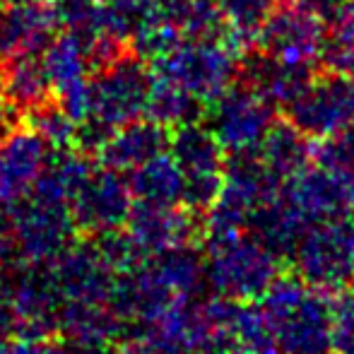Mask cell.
Listing matches in <instances>:
<instances>
[{
    "label": "cell",
    "mask_w": 354,
    "mask_h": 354,
    "mask_svg": "<svg viewBox=\"0 0 354 354\" xmlns=\"http://www.w3.org/2000/svg\"><path fill=\"white\" fill-rule=\"evenodd\" d=\"M261 311L282 354H328L333 313L326 292L301 277H277L261 297Z\"/></svg>",
    "instance_id": "cell-1"
},
{
    "label": "cell",
    "mask_w": 354,
    "mask_h": 354,
    "mask_svg": "<svg viewBox=\"0 0 354 354\" xmlns=\"http://www.w3.org/2000/svg\"><path fill=\"white\" fill-rule=\"evenodd\" d=\"M280 275L277 253L248 229L207 236L205 284L224 299L253 301Z\"/></svg>",
    "instance_id": "cell-2"
},
{
    "label": "cell",
    "mask_w": 354,
    "mask_h": 354,
    "mask_svg": "<svg viewBox=\"0 0 354 354\" xmlns=\"http://www.w3.org/2000/svg\"><path fill=\"white\" fill-rule=\"evenodd\" d=\"M294 268L304 282L340 292L354 282V219L333 217L311 222L292 248Z\"/></svg>",
    "instance_id": "cell-3"
},
{
    "label": "cell",
    "mask_w": 354,
    "mask_h": 354,
    "mask_svg": "<svg viewBox=\"0 0 354 354\" xmlns=\"http://www.w3.org/2000/svg\"><path fill=\"white\" fill-rule=\"evenodd\" d=\"M87 126L111 133L145 113L149 94V71L138 53L128 51L104 68H97L87 82Z\"/></svg>",
    "instance_id": "cell-4"
},
{
    "label": "cell",
    "mask_w": 354,
    "mask_h": 354,
    "mask_svg": "<svg viewBox=\"0 0 354 354\" xmlns=\"http://www.w3.org/2000/svg\"><path fill=\"white\" fill-rule=\"evenodd\" d=\"M280 191L282 181L268 171L258 152L229 154L222 188L214 203L207 207V236L246 229L248 217L268 201H272Z\"/></svg>",
    "instance_id": "cell-5"
},
{
    "label": "cell",
    "mask_w": 354,
    "mask_h": 354,
    "mask_svg": "<svg viewBox=\"0 0 354 354\" xmlns=\"http://www.w3.org/2000/svg\"><path fill=\"white\" fill-rule=\"evenodd\" d=\"M275 109V104L268 102L258 89L236 77L224 92L207 102L203 109V123L227 154L256 152L277 121Z\"/></svg>",
    "instance_id": "cell-6"
},
{
    "label": "cell",
    "mask_w": 354,
    "mask_h": 354,
    "mask_svg": "<svg viewBox=\"0 0 354 354\" xmlns=\"http://www.w3.org/2000/svg\"><path fill=\"white\" fill-rule=\"evenodd\" d=\"M15 256L29 266H48L73 243L75 217L71 203L32 191L10 210Z\"/></svg>",
    "instance_id": "cell-7"
},
{
    "label": "cell",
    "mask_w": 354,
    "mask_h": 354,
    "mask_svg": "<svg viewBox=\"0 0 354 354\" xmlns=\"http://www.w3.org/2000/svg\"><path fill=\"white\" fill-rule=\"evenodd\" d=\"M241 58L222 39H183L164 56L154 58V75L181 84L186 92L207 104L239 77Z\"/></svg>",
    "instance_id": "cell-8"
},
{
    "label": "cell",
    "mask_w": 354,
    "mask_h": 354,
    "mask_svg": "<svg viewBox=\"0 0 354 354\" xmlns=\"http://www.w3.org/2000/svg\"><path fill=\"white\" fill-rule=\"evenodd\" d=\"M284 118L311 142L326 140L354 128V77L335 68L313 73L289 106Z\"/></svg>",
    "instance_id": "cell-9"
},
{
    "label": "cell",
    "mask_w": 354,
    "mask_h": 354,
    "mask_svg": "<svg viewBox=\"0 0 354 354\" xmlns=\"http://www.w3.org/2000/svg\"><path fill=\"white\" fill-rule=\"evenodd\" d=\"M328 27L301 0H275L258 29V51L284 63L313 66L326 53Z\"/></svg>",
    "instance_id": "cell-10"
},
{
    "label": "cell",
    "mask_w": 354,
    "mask_h": 354,
    "mask_svg": "<svg viewBox=\"0 0 354 354\" xmlns=\"http://www.w3.org/2000/svg\"><path fill=\"white\" fill-rule=\"evenodd\" d=\"M169 152L176 159L186 181L183 205L193 212L207 210L224 181L227 152L203 121H188L171 128Z\"/></svg>",
    "instance_id": "cell-11"
},
{
    "label": "cell",
    "mask_w": 354,
    "mask_h": 354,
    "mask_svg": "<svg viewBox=\"0 0 354 354\" xmlns=\"http://www.w3.org/2000/svg\"><path fill=\"white\" fill-rule=\"evenodd\" d=\"M282 196L308 224L354 214V171L308 162L284 181Z\"/></svg>",
    "instance_id": "cell-12"
},
{
    "label": "cell",
    "mask_w": 354,
    "mask_h": 354,
    "mask_svg": "<svg viewBox=\"0 0 354 354\" xmlns=\"http://www.w3.org/2000/svg\"><path fill=\"white\" fill-rule=\"evenodd\" d=\"M0 284V294L15 316V333L19 337L44 340V335L58 328V299L56 284L48 266L22 263L17 272L8 275Z\"/></svg>",
    "instance_id": "cell-13"
},
{
    "label": "cell",
    "mask_w": 354,
    "mask_h": 354,
    "mask_svg": "<svg viewBox=\"0 0 354 354\" xmlns=\"http://www.w3.org/2000/svg\"><path fill=\"white\" fill-rule=\"evenodd\" d=\"M51 154V145L27 123L0 136V210H12L32 193Z\"/></svg>",
    "instance_id": "cell-14"
},
{
    "label": "cell",
    "mask_w": 354,
    "mask_h": 354,
    "mask_svg": "<svg viewBox=\"0 0 354 354\" xmlns=\"http://www.w3.org/2000/svg\"><path fill=\"white\" fill-rule=\"evenodd\" d=\"M71 207L75 227L99 236L116 232L128 222V214L133 210V191L121 171H113L102 164L92 169L87 181L73 198Z\"/></svg>",
    "instance_id": "cell-15"
},
{
    "label": "cell",
    "mask_w": 354,
    "mask_h": 354,
    "mask_svg": "<svg viewBox=\"0 0 354 354\" xmlns=\"http://www.w3.org/2000/svg\"><path fill=\"white\" fill-rule=\"evenodd\" d=\"M48 272L56 284L61 304L68 301H106L111 299L116 272L109 268L97 243H71L53 263Z\"/></svg>",
    "instance_id": "cell-16"
},
{
    "label": "cell",
    "mask_w": 354,
    "mask_h": 354,
    "mask_svg": "<svg viewBox=\"0 0 354 354\" xmlns=\"http://www.w3.org/2000/svg\"><path fill=\"white\" fill-rule=\"evenodd\" d=\"M128 236L145 253V258L171 248L188 246L198 232L196 212L186 205H159V203H133L128 214Z\"/></svg>",
    "instance_id": "cell-17"
},
{
    "label": "cell",
    "mask_w": 354,
    "mask_h": 354,
    "mask_svg": "<svg viewBox=\"0 0 354 354\" xmlns=\"http://www.w3.org/2000/svg\"><path fill=\"white\" fill-rule=\"evenodd\" d=\"M169 140H171V128L162 126L152 118H145V121L136 118V121L118 126L116 131L109 133L99 145L97 157L104 167L113 169V171L131 174L147 159L167 152Z\"/></svg>",
    "instance_id": "cell-18"
},
{
    "label": "cell",
    "mask_w": 354,
    "mask_h": 354,
    "mask_svg": "<svg viewBox=\"0 0 354 354\" xmlns=\"http://www.w3.org/2000/svg\"><path fill=\"white\" fill-rule=\"evenodd\" d=\"M313 66H299V63H284L277 58L266 56L263 51L253 48L241 58L239 77L248 82L253 89L263 94L275 106H289L301 94V89L313 77Z\"/></svg>",
    "instance_id": "cell-19"
},
{
    "label": "cell",
    "mask_w": 354,
    "mask_h": 354,
    "mask_svg": "<svg viewBox=\"0 0 354 354\" xmlns=\"http://www.w3.org/2000/svg\"><path fill=\"white\" fill-rule=\"evenodd\" d=\"M121 326L123 321L106 301H68L58 308L63 335L102 354L121 335Z\"/></svg>",
    "instance_id": "cell-20"
},
{
    "label": "cell",
    "mask_w": 354,
    "mask_h": 354,
    "mask_svg": "<svg viewBox=\"0 0 354 354\" xmlns=\"http://www.w3.org/2000/svg\"><path fill=\"white\" fill-rule=\"evenodd\" d=\"M0 87L17 116L56 99L41 53H15L8 58V63L0 68Z\"/></svg>",
    "instance_id": "cell-21"
},
{
    "label": "cell",
    "mask_w": 354,
    "mask_h": 354,
    "mask_svg": "<svg viewBox=\"0 0 354 354\" xmlns=\"http://www.w3.org/2000/svg\"><path fill=\"white\" fill-rule=\"evenodd\" d=\"M128 186L133 191V198L142 203L183 205V196H186L183 171L171 157V152H162L133 169Z\"/></svg>",
    "instance_id": "cell-22"
},
{
    "label": "cell",
    "mask_w": 354,
    "mask_h": 354,
    "mask_svg": "<svg viewBox=\"0 0 354 354\" xmlns=\"http://www.w3.org/2000/svg\"><path fill=\"white\" fill-rule=\"evenodd\" d=\"M41 63L51 80L53 97L84 82L92 75V58H89L87 44L80 34L68 32V29L46 44V48L41 51Z\"/></svg>",
    "instance_id": "cell-23"
},
{
    "label": "cell",
    "mask_w": 354,
    "mask_h": 354,
    "mask_svg": "<svg viewBox=\"0 0 354 354\" xmlns=\"http://www.w3.org/2000/svg\"><path fill=\"white\" fill-rule=\"evenodd\" d=\"M306 227L308 222L284 201L282 191L272 201H268L266 205L258 207L246 222L248 232L261 239L277 256L292 253L294 243L299 241V236H301Z\"/></svg>",
    "instance_id": "cell-24"
},
{
    "label": "cell",
    "mask_w": 354,
    "mask_h": 354,
    "mask_svg": "<svg viewBox=\"0 0 354 354\" xmlns=\"http://www.w3.org/2000/svg\"><path fill=\"white\" fill-rule=\"evenodd\" d=\"M256 152L268 171L284 183L311 162V140L299 133L287 118H282L272 123Z\"/></svg>",
    "instance_id": "cell-25"
},
{
    "label": "cell",
    "mask_w": 354,
    "mask_h": 354,
    "mask_svg": "<svg viewBox=\"0 0 354 354\" xmlns=\"http://www.w3.org/2000/svg\"><path fill=\"white\" fill-rule=\"evenodd\" d=\"M203 102L196 99L191 92L162 75L149 73V94L145 113L152 121L162 123L167 128H176L181 123L198 121L203 116Z\"/></svg>",
    "instance_id": "cell-26"
},
{
    "label": "cell",
    "mask_w": 354,
    "mask_h": 354,
    "mask_svg": "<svg viewBox=\"0 0 354 354\" xmlns=\"http://www.w3.org/2000/svg\"><path fill=\"white\" fill-rule=\"evenodd\" d=\"M162 8L186 39H219L227 27L217 0H162Z\"/></svg>",
    "instance_id": "cell-27"
},
{
    "label": "cell",
    "mask_w": 354,
    "mask_h": 354,
    "mask_svg": "<svg viewBox=\"0 0 354 354\" xmlns=\"http://www.w3.org/2000/svg\"><path fill=\"white\" fill-rule=\"evenodd\" d=\"M229 29L251 34L258 39L263 19L268 17L275 0H217Z\"/></svg>",
    "instance_id": "cell-28"
},
{
    "label": "cell",
    "mask_w": 354,
    "mask_h": 354,
    "mask_svg": "<svg viewBox=\"0 0 354 354\" xmlns=\"http://www.w3.org/2000/svg\"><path fill=\"white\" fill-rule=\"evenodd\" d=\"M333 313V347L340 354L354 352V292L340 289L330 301Z\"/></svg>",
    "instance_id": "cell-29"
},
{
    "label": "cell",
    "mask_w": 354,
    "mask_h": 354,
    "mask_svg": "<svg viewBox=\"0 0 354 354\" xmlns=\"http://www.w3.org/2000/svg\"><path fill=\"white\" fill-rule=\"evenodd\" d=\"M328 46L354 51V0H345L335 15H333V29Z\"/></svg>",
    "instance_id": "cell-30"
},
{
    "label": "cell",
    "mask_w": 354,
    "mask_h": 354,
    "mask_svg": "<svg viewBox=\"0 0 354 354\" xmlns=\"http://www.w3.org/2000/svg\"><path fill=\"white\" fill-rule=\"evenodd\" d=\"M222 354H282L272 340H236Z\"/></svg>",
    "instance_id": "cell-31"
},
{
    "label": "cell",
    "mask_w": 354,
    "mask_h": 354,
    "mask_svg": "<svg viewBox=\"0 0 354 354\" xmlns=\"http://www.w3.org/2000/svg\"><path fill=\"white\" fill-rule=\"evenodd\" d=\"M109 354H176L171 350H164V347L149 342L147 337H138V340H128L116 345Z\"/></svg>",
    "instance_id": "cell-32"
},
{
    "label": "cell",
    "mask_w": 354,
    "mask_h": 354,
    "mask_svg": "<svg viewBox=\"0 0 354 354\" xmlns=\"http://www.w3.org/2000/svg\"><path fill=\"white\" fill-rule=\"evenodd\" d=\"M15 258V243L10 236V227L8 222H0V284L8 277V268Z\"/></svg>",
    "instance_id": "cell-33"
},
{
    "label": "cell",
    "mask_w": 354,
    "mask_h": 354,
    "mask_svg": "<svg viewBox=\"0 0 354 354\" xmlns=\"http://www.w3.org/2000/svg\"><path fill=\"white\" fill-rule=\"evenodd\" d=\"M15 56V39L12 27H10L8 10H0V68L8 63V58Z\"/></svg>",
    "instance_id": "cell-34"
},
{
    "label": "cell",
    "mask_w": 354,
    "mask_h": 354,
    "mask_svg": "<svg viewBox=\"0 0 354 354\" xmlns=\"http://www.w3.org/2000/svg\"><path fill=\"white\" fill-rule=\"evenodd\" d=\"M46 354H102L97 350H89V347L80 345V342L71 340V337H63V340L53 342L46 347Z\"/></svg>",
    "instance_id": "cell-35"
},
{
    "label": "cell",
    "mask_w": 354,
    "mask_h": 354,
    "mask_svg": "<svg viewBox=\"0 0 354 354\" xmlns=\"http://www.w3.org/2000/svg\"><path fill=\"white\" fill-rule=\"evenodd\" d=\"M5 354H46V347L34 337H19V340L10 342Z\"/></svg>",
    "instance_id": "cell-36"
},
{
    "label": "cell",
    "mask_w": 354,
    "mask_h": 354,
    "mask_svg": "<svg viewBox=\"0 0 354 354\" xmlns=\"http://www.w3.org/2000/svg\"><path fill=\"white\" fill-rule=\"evenodd\" d=\"M17 118L19 116L15 113V109L10 106V102L5 99V94H3V87H0V136H5V133L12 128Z\"/></svg>",
    "instance_id": "cell-37"
},
{
    "label": "cell",
    "mask_w": 354,
    "mask_h": 354,
    "mask_svg": "<svg viewBox=\"0 0 354 354\" xmlns=\"http://www.w3.org/2000/svg\"><path fill=\"white\" fill-rule=\"evenodd\" d=\"M10 333H15V316L12 311H10L8 301L3 299V294H0V335H10Z\"/></svg>",
    "instance_id": "cell-38"
},
{
    "label": "cell",
    "mask_w": 354,
    "mask_h": 354,
    "mask_svg": "<svg viewBox=\"0 0 354 354\" xmlns=\"http://www.w3.org/2000/svg\"><path fill=\"white\" fill-rule=\"evenodd\" d=\"M27 0H0V10H8V8H15V5H22Z\"/></svg>",
    "instance_id": "cell-39"
},
{
    "label": "cell",
    "mask_w": 354,
    "mask_h": 354,
    "mask_svg": "<svg viewBox=\"0 0 354 354\" xmlns=\"http://www.w3.org/2000/svg\"><path fill=\"white\" fill-rule=\"evenodd\" d=\"M5 350H8V342H5V337L0 335V354H5Z\"/></svg>",
    "instance_id": "cell-40"
},
{
    "label": "cell",
    "mask_w": 354,
    "mask_h": 354,
    "mask_svg": "<svg viewBox=\"0 0 354 354\" xmlns=\"http://www.w3.org/2000/svg\"><path fill=\"white\" fill-rule=\"evenodd\" d=\"M352 354H354V352H352Z\"/></svg>",
    "instance_id": "cell-41"
}]
</instances>
